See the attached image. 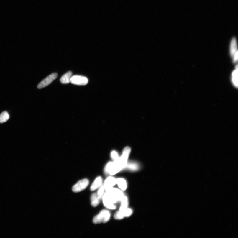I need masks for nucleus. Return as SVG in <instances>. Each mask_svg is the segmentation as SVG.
<instances>
[{"instance_id":"nucleus-2","label":"nucleus","mask_w":238,"mask_h":238,"mask_svg":"<svg viewBox=\"0 0 238 238\" xmlns=\"http://www.w3.org/2000/svg\"><path fill=\"white\" fill-rule=\"evenodd\" d=\"M123 169L122 167L117 161L108 163L104 169L105 173L106 175H114Z\"/></svg>"},{"instance_id":"nucleus-17","label":"nucleus","mask_w":238,"mask_h":238,"mask_svg":"<svg viewBox=\"0 0 238 238\" xmlns=\"http://www.w3.org/2000/svg\"><path fill=\"white\" fill-rule=\"evenodd\" d=\"M9 118V114L6 111H4L0 115V123L6 122Z\"/></svg>"},{"instance_id":"nucleus-20","label":"nucleus","mask_w":238,"mask_h":238,"mask_svg":"<svg viewBox=\"0 0 238 238\" xmlns=\"http://www.w3.org/2000/svg\"><path fill=\"white\" fill-rule=\"evenodd\" d=\"M111 157L114 161H116L119 159L120 157L118 153L116 151L113 150L111 153Z\"/></svg>"},{"instance_id":"nucleus-15","label":"nucleus","mask_w":238,"mask_h":238,"mask_svg":"<svg viewBox=\"0 0 238 238\" xmlns=\"http://www.w3.org/2000/svg\"><path fill=\"white\" fill-rule=\"evenodd\" d=\"M237 45L236 40L235 38L232 39L231 44L230 54L232 57H233L234 55L237 51Z\"/></svg>"},{"instance_id":"nucleus-1","label":"nucleus","mask_w":238,"mask_h":238,"mask_svg":"<svg viewBox=\"0 0 238 238\" xmlns=\"http://www.w3.org/2000/svg\"><path fill=\"white\" fill-rule=\"evenodd\" d=\"M106 191L102 198L104 206L108 209H115L116 207L114 204L121 201L124 196V193L121 190L114 187Z\"/></svg>"},{"instance_id":"nucleus-5","label":"nucleus","mask_w":238,"mask_h":238,"mask_svg":"<svg viewBox=\"0 0 238 238\" xmlns=\"http://www.w3.org/2000/svg\"><path fill=\"white\" fill-rule=\"evenodd\" d=\"M89 184L88 179H84L79 180L73 186L72 190L74 192L78 193L85 189Z\"/></svg>"},{"instance_id":"nucleus-10","label":"nucleus","mask_w":238,"mask_h":238,"mask_svg":"<svg viewBox=\"0 0 238 238\" xmlns=\"http://www.w3.org/2000/svg\"><path fill=\"white\" fill-rule=\"evenodd\" d=\"M140 168V165L139 164L135 161H130L127 163L126 166L125 168L132 171H138Z\"/></svg>"},{"instance_id":"nucleus-16","label":"nucleus","mask_w":238,"mask_h":238,"mask_svg":"<svg viewBox=\"0 0 238 238\" xmlns=\"http://www.w3.org/2000/svg\"><path fill=\"white\" fill-rule=\"evenodd\" d=\"M236 70H234L232 73V82L234 86L236 87H238V66L237 65H236Z\"/></svg>"},{"instance_id":"nucleus-3","label":"nucleus","mask_w":238,"mask_h":238,"mask_svg":"<svg viewBox=\"0 0 238 238\" xmlns=\"http://www.w3.org/2000/svg\"><path fill=\"white\" fill-rule=\"evenodd\" d=\"M111 213L107 210H103L94 218L93 222L95 224L106 223L110 220Z\"/></svg>"},{"instance_id":"nucleus-6","label":"nucleus","mask_w":238,"mask_h":238,"mask_svg":"<svg viewBox=\"0 0 238 238\" xmlns=\"http://www.w3.org/2000/svg\"><path fill=\"white\" fill-rule=\"evenodd\" d=\"M88 78L85 76L75 75L72 76L70 83L73 84L78 86H85L88 84Z\"/></svg>"},{"instance_id":"nucleus-7","label":"nucleus","mask_w":238,"mask_h":238,"mask_svg":"<svg viewBox=\"0 0 238 238\" xmlns=\"http://www.w3.org/2000/svg\"><path fill=\"white\" fill-rule=\"evenodd\" d=\"M58 76L56 73H54L49 75L47 78L44 79L38 84L37 88L39 89H42L49 85Z\"/></svg>"},{"instance_id":"nucleus-9","label":"nucleus","mask_w":238,"mask_h":238,"mask_svg":"<svg viewBox=\"0 0 238 238\" xmlns=\"http://www.w3.org/2000/svg\"><path fill=\"white\" fill-rule=\"evenodd\" d=\"M103 180L102 177H97L92 184L90 190L92 191L99 188L103 185Z\"/></svg>"},{"instance_id":"nucleus-4","label":"nucleus","mask_w":238,"mask_h":238,"mask_svg":"<svg viewBox=\"0 0 238 238\" xmlns=\"http://www.w3.org/2000/svg\"><path fill=\"white\" fill-rule=\"evenodd\" d=\"M131 149L129 147H125L123 150L121 156L120 157L119 159L117 161L119 163L120 165L122 166L123 169H125L128 163V157L131 152Z\"/></svg>"},{"instance_id":"nucleus-11","label":"nucleus","mask_w":238,"mask_h":238,"mask_svg":"<svg viewBox=\"0 0 238 238\" xmlns=\"http://www.w3.org/2000/svg\"><path fill=\"white\" fill-rule=\"evenodd\" d=\"M118 186L120 189L122 191H125L127 189V180L123 178H119L116 179V184Z\"/></svg>"},{"instance_id":"nucleus-14","label":"nucleus","mask_w":238,"mask_h":238,"mask_svg":"<svg viewBox=\"0 0 238 238\" xmlns=\"http://www.w3.org/2000/svg\"><path fill=\"white\" fill-rule=\"evenodd\" d=\"M100 200L98 198L97 193H93L91 196V204L94 207H96L100 203Z\"/></svg>"},{"instance_id":"nucleus-18","label":"nucleus","mask_w":238,"mask_h":238,"mask_svg":"<svg viewBox=\"0 0 238 238\" xmlns=\"http://www.w3.org/2000/svg\"><path fill=\"white\" fill-rule=\"evenodd\" d=\"M121 211L122 212L124 217H128L132 215L133 212L132 209L130 208H128V207L124 210L122 211Z\"/></svg>"},{"instance_id":"nucleus-19","label":"nucleus","mask_w":238,"mask_h":238,"mask_svg":"<svg viewBox=\"0 0 238 238\" xmlns=\"http://www.w3.org/2000/svg\"><path fill=\"white\" fill-rule=\"evenodd\" d=\"M105 189L103 185L99 188L97 193L98 198L101 200L102 199L103 196L105 193Z\"/></svg>"},{"instance_id":"nucleus-8","label":"nucleus","mask_w":238,"mask_h":238,"mask_svg":"<svg viewBox=\"0 0 238 238\" xmlns=\"http://www.w3.org/2000/svg\"><path fill=\"white\" fill-rule=\"evenodd\" d=\"M116 184V179L113 177L109 176L106 179L103 185L106 191L113 188Z\"/></svg>"},{"instance_id":"nucleus-22","label":"nucleus","mask_w":238,"mask_h":238,"mask_svg":"<svg viewBox=\"0 0 238 238\" xmlns=\"http://www.w3.org/2000/svg\"><path fill=\"white\" fill-rule=\"evenodd\" d=\"M233 62L234 63H236L237 61L238 60V51H237L236 53L234 55L233 57Z\"/></svg>"},{"instance_id":"nucleus-21","label":"nucleus","mask_w":238,"mask_h":238,"mask_svg":"<svg viewBox=\"0 0 238 238\" xmlns=\"http://www.w3.org/2000/svg\"><path fill=\"white\" fill-rule=\"evenodd\" d=\"M114 218L117 220H122L124 218V215L121 211L116 212L114 216Z\"/></svg>"},{"instance_id":"nucleus-12","label":"nucleus","mask_w":238,"mask_h":238,"mask_svg":"<svg viewBox=\"0 0 238 238\" xmlns=\"http://www.w3.org/2000/svg\"><path fill=\"white\" fill-rule=\"evenodd\" d=\"M72 72H68L65 73L60 79V82L63 84H67L70 83L71 78L72 77Z\"/></svg>"},{"instance_id":"nucleus-13","label":"nucleus","mask_w":238,"mask_h":238,"mask_svg":"<svg viewBox=\"0 0 238 238\" xmlns=\"http://www.w3.org/2000/svg\"><path fill=\"white\" fill-rule=\"evenodd\" d=\"M121 204L119 208V211H122L128 208V199L127 197L124 196L120 201Z\"/></svg>"}]
</instances>
